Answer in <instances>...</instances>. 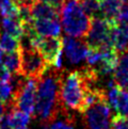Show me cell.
Wrapping results in <instances>:
<instances>
[{
  "mask_svg": "<svg viewBox=\"0 0 128 129\" xmlns=\"http://www.w3.org/2000/svg\"><path fill=\"white\" fill-rule=\"evenodd\" d=\"M32 46L42 53V56L45 58L50 66L54 65L57 59L62 54L63 50V43L60 36L49 38V36L38 35L32 41Z\"/></svg>",
  "mask_w": 128,
  "mask_h": 129,
  "instance_id": "52a82bcc",
  "label": "cell"
},
{
  "mask_svg": "<svg viewBox=\"0 0 128 129\" xmlns=\"http://www.w3.org/2000/svg\"><path fill=\"white\" fill-rule=\"evenodd\" d=\"M95 82L88 76L84 70L74 71L65 77L63 76L60 99L61 105L66 110L83 113V105L86 92L91 87H96Z\"/></svg>",
  "mask_w": 128,
  "mask_h": 129,
  "instance_id": "7a4b0ae2",
  "label": "cell"
},
{
  "mask_svg": "<svg viewBox=\"0 0 128 129\" xmlns=\"http://www.w3.org/2000/svg\"><path fill=\"white\" fill-rule=\"evenodd\" d=\"M62 43L64 56L71 64H78L86 59L89 46L85 41L81 40V38H73L67 35L62 39Z\"/></svg>",
  "mask_w": 128,
  "mask_h": 129,
  "instance_id": "ba28073f",
  "label": "cell"
},
{
  "mask_svg": "<svg viewBox=\"0 0 128 129\" xmlns=\"http://www.w3.org/2000/svg\"><path fill=\"white\" fill-rule=\"evenodd\" d=\"M0 129H1V128H0Z\"/></svg>",
  "mask_w": 128,
  "mask_h": 129,
  "instance_id": "f1b7e54d",
  "label": "cell"
},
{
  "mask_svg": "<svg viewBox=\"0 0 128 129\" xmlns=\"http://www.w3.org/2000/svg\"><path fill=\"white\" fill-rule=\"evenodd\" d=\"M48 124L49 129H75L74 117L68 113V110L65 108H63L58 116Z\"/></svg>",
  "mask_w": 128,
  "mask_h": 129,
  "instance_id": "2e32d148",
  "label": "cell"
},
{
  "mask_svg": "<svg viewBox=\"0 0 128 129\" xmlns=\"http://www.w3.org/2000/svg\"><path fill=\"white\" fill-rule=\"evenodd\" d=\"M114 25H115L114 21H111L102 16L92 18L90 29L85 35V42L89 48H102L106 46H113L111 33Z\"/></svg>",
  "mask_w": 128,
  "mask_h": 129,
  "instance_id": "5b68a950",
  "label": "cell"
},
{
  "mask_svg": "<svg viewBox=\"0 0 128 129\" xmlns=\"http://www.w3.org/2000/svg\"><path fill=\"white\" fill-rule=\"evenodd\" d=\"M113 109L118 115L128 116V93L124 89H121L117 99L113 106Z\"/></svg>",
  "mask_w": 128,
  "mask_h": 129,
  "instance_id": "ffe728a7",
  "label": "cell"
},
{
  "mask_svg": "<svg viewBox=\"0 0 128 129\" xmlns=\"http://www.w3.org/2000/svg\"><path fill=\"white\" fill-rule=\"evenodd\" d=\"M0 15L18 18V8L14 0H0Z\"/></svg>",
  "mask_w": 128,
  "mask_h": 129,
  "instance_id": "44dd1931",
  "label": "cell"
},
{
  "mask_svg": "<svg viewBox=\"0 0 128 129\" xmlns=\"http://www.w3.org/2000/svg\"><path fill=\"white\" fill-rule=\"evenodd\" d=\"M41 1L46 2V3L50 4V6H52L54 8L59 9V10H61L62 6L64 4V2H65V0H41Z\"/></svg>",
  "mask_w": 128,
  "mask_h": 129,
  "instance_id": "d4e9b609",
  "label": "cell"
},
{
  "mask_svg": "<svg viewBox=\"0 0 128 129\" xmlns=\"http://www.w3.org/2000/svg\"><path fill=\"white\" fill-rule=\"evenodd\" d=\"M26 129H27V128H26Z\"/></svg>",
  "mask_w": 128,
  "mask_h": 129,
  "instance_id": "f546056e",
  "label": "cell"
},
{
  "mask_svg": "<svg viewBox=\"0 0 128 129\" xmlns=\"http://www.w3.org/2000/svg\"><path fill=\"white\" fill-rule=\"evenodd\" d=\"M1 25H2V29L6 33L15 36L18 40L21 38V35L24 34V32H25L24 24L19 20V18L3 17Z\"/></svg>",
  "mask_w": 128,
  "mask_h": 129,
  "instance_id": "9a60e30c",
  "label": "cell"
},
{
  "mask_svg": "<svg viewBox=\"0 0 128 129\" xmlns=\"http://www.w3.org/2000/svg\"><path fill=\"white\" fill-rule=\"evenodd\" d=\"M82 10L91 18L100 17L102 10H100V0H81L80 1ZM103 17V16H102Z\"/></svg>",
  "mask_w": 128,
  "mask_h": 129,
  "instance_id": "d6986e66",
  "label": "cell"
},
{
  "mask_svg": "<svg viewBox=\"0 0 128 129\" xmlns=\"http://www.w3.org/2000/svg\"><path fill=\"white\" fill-rule=\"evenodd\" d=\"M100 1H102V0H100Z\"/></svg>",
  "mask_w": 128,
  "mask_h": 129,
  "instance_id": "4316f807",
  "label": "cell"
},
{
  "mask_svg": "<svg viewBox=\"0 0 128 129\" xmlns=\"http://www.w3.org/2000/svg\"><path fill=\"white\" fill-rule=\"evenodd\" d=\"M113 78L115 83L122 89H128V50L120 53Z\"/></svg>",
  "mask_w": 128,
  "mask_h": 129,
  "instance_id": "7c38bea8",
  "label": "cell"
},
{
  "mask_svg": "<svg viewBox=\"0 0 128 129\" xmlns=\"http://www.w3.org/2000/svg\"><path fill=\"white\" fill-rule=\"evenodd\" d=\"M123 4H124L123 0H102L100 1L102 16L111 21H114L117 14L120 13Z\"/></svg>",
  "mask_w": 128,
  "mask_h": 129,
  "instance_id": "4fadbf2b",
  "label": "cell"
},
{
  "mask_svg": "<svg viewBox=\"0 0 128 129\" xmlns=\"http://www.w3.org/2000/svg\"><path fill=\"white\" fill-rule=\"evenodd\" d=\"M114 21H115L116 25L128 24V2L123 4L121 11L117 14V16H116V18H115V20Z\"/></svg>",
  "mask_w": 128,
  "mask_h": 129,
  "instance_id": "cb8c5ba5",
  "label": "cell"
},
{
  "mask_svg": "<svg viewBox=\"0 0 128 129\" xmlns=\"http://www.w3.org/2000/svg\"><path fill=\"white\" fill-rule=\"evenodd\" d=\"M13 95V86L10 81L0 79V100L6 105V107L10 104Z\"/></svg>",
  "mask_w": 128,
  "mask_h": 129,
  "instance_id": "7402d4cb",
  "label": "cell"
},
{
  "mask_svg": "<svg viewBox=\"0 0 128 129\" xmlns=\"http://www.w3.org/2000/svg\"><path fill=\"white\" fill-rule=\"evenodd\" d=\"M84 129H110L111 106L107 100V94L90 106L83 112Z\"/></svg>",
  "mask_w": 128,
  "mask_h": 129,
  "instance_id": "277c9868",
  "label": "cell"
},
{
  "mask_svg": "<svg viewBox=\"0 0 128 129\" xmlns=\"http://www.w3.org/2000/svg\"><path fill=\"white\" fill-rule=\"evenodd\" d=\"M62 79L61 68L50 66L39 79L34 117L42 123L52 122L63 109L60 99Z\"/></svg>",
  "mask_w": 128,
  "mask_h": 129,
  "instance_id": "6da1fadb",
  "label": "cell"
},
{
  "mask_svg": "<svg viewBox=\"0 0 128 129\" xmlns=\"http://www.w3.org/2000/svg\"><path fill=\"white\" fill-rule=\"evenodd\" d=\"M9 114L10 129H26L31 115L19 109H11Z\"/></svg>",
  "mask_w": 128,
  "mask_h": 129,
  "instance_id": "5bb4252c",
  "label": "cell"
},
{
  "mask_svg": "<svg viewBox=\"0 0 128 129\" xmlns=\"http://www.w3.org/2000/svg\"><path fill=\"white\" fill-rule=\"evenodd\" d=\"M3 66L10 72L12 75L20 74L21 68V53L20 49L17 51L8 52L6 56H3Z\"/></svg>",
  "mask_w": 128,
  "mask_h": 129,
  "instance_id": "e0dca14e",
  "label": "cell"
},
{
  "mask_svg": "<svg viewBox=\"0 0 128 129\" xmlns=\"http://www.w3.org/2000/svg\"><path fill=\"white\" fill-rule=\"evenodd\" d=\"M110 129H128V116L116 114L112 118Z\"/></svg>",
  "mask_w": 128,
  "mask_h": 129,
  "instance_id": "603a6c76",
  "label": "cell"
},
{
  "mask_svg": "<svg viewBox=\"0 0 128 129\" xmlns=\"http://www.w3.org/2000/svg\"><path fill=\"white\" fill-rule=\"evenodd\" d=\"M61 24L68 36L84 38L91 26V17L82 10L78 0H65L61 8Z\"/></svg>",
  "mask_w": 128,
  "mask_h": 129,
  "instance_id": "3957f363",
  "label": "cell"
},
{
  "mask_svg": "<svg viewBox=\"0 0 128 129\" xmlns=\"http://www.w3.org/2000/svg\"><path fill=\"white\" fill-rule=\"evenodd\" d=\"M0 49L3 52H13L20 49L19 40L13 35H10L4 32L0 35Z\"/></svg>",
  "mask_w": 128,
  "mask_h": 129,
  "instance_id": "ac0fdd59",
  "label": "cell"
},
{
  "mask_svg": "<svg viewBox=\"0 0 128 129\" xmlns=\"http://www.w3.org/2000/svg\"><path fill=\"white\" fill-rule=\"evenodd\" d=\"M7 111V107H6V105H4L1 100H0V117L2 116V115L4 114V112Z\"/></svg>",
  "mask_w": 128,
  "mask_h": 129,
  "instance_id": "484cf974",
  "label": "cell"
},
{
  "mask_svg": "<svg viewBox=\"0 0 128 129\" xmlns=\"http://www.w3.org/2000/svg\"><path fill=\"white\" fill-rule=\"evenodd\" d=\"M31 13L33 19H58L60 11L46 2L34 0L31 6Z\"/></svg>",
  "mask_w": 128,
  "mask_h": 129,
  "instance_id": "30bf717a",
  "label": "cell"
},
{
  "mask_svg": "<svg viewBox=\"0 0 128 129\" xmlns=\"http://www.w3.org/2000/svg\"><path fill=\"white\" fill-rule=\"evenodd\" d=\"M112 45L118 53L128 50V24L114 25L111 33Z\"/></svg>",
  "mask_w": 128,
  "mask_h": 129,
  "instance_id": "8fae6325",
  "label": "cell"
},
{
  "mask_svg": "<svg viewBox=\"0 0 128 129\" xmlns=\"http://www.w3.org/2000/svg\"><path fill=\"white\" fill-rule=\"evenodd\" d=\"M0 35H1V34H0Z\"/></svg>",
  "mask_w": 128,
  "mask_h": 129,
  "instance_id": "83f0119b",
  "label": "cell"
},
{
  "mask_svg": "<svg viewBox=\"0 0 128 129\" xmlns=\"http://www.w3.org/2000/svg\"><path fill=\"white\" fill-rule=\"evenodd\" d=\"M21 68L20 74L27 78L40 79L50 66L38 49H20Z\"/></svg>",
  "mask_w": 128,
  "mask_h": 129,
  "instance_id": "8992f818",
  "label": "cell"
},
{
  "mask_svg": "<svg viewBox=\"0 0 128 129\" xmlns=\"http://www.w3.org/2000/svg\"><path fill=\"white\" fill-rule=\"evenodd\" d=\"M33 28L40 36L58 38L61 34L62 25L58 19H33Z\"/></svg>",
  "mask_w": 128,
  "mask_h": 129,
  "instance_id": "9c48e42d",
  "label": "cell"
}]
</instances>
